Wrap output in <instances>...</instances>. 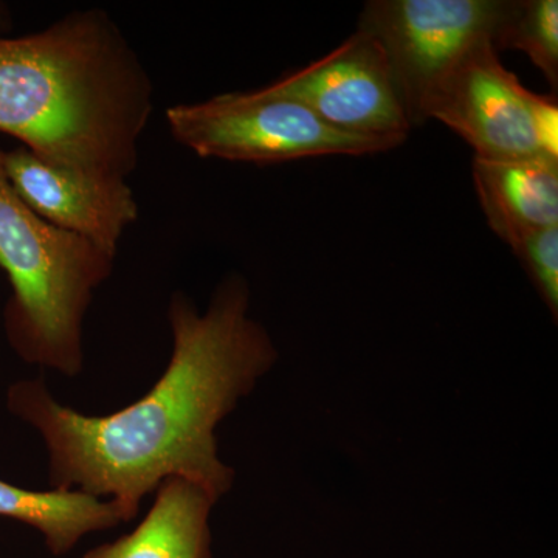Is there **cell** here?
Here are the masks:
<instances>
[{
    "label": "cell",
    "mask_w": 558,
    "mask_h": 558,
    "mask_svg": "<svg viewBox=\"0 0 558 558\" xmlns=\"http://www.w3.org/2000/svg\"><path fill=\"white\" fill-rule=\"evenodd\" d=\"M154 95L108 11H72L43 31L0 38V132L50 163L130 178Z\"/></svg>",
    "instance_id": "cell-2"
},
{
    "label": "cell",
    "mask_w": 558,
    "mask_h": 558,
    "mask_svg": "<svg viewBox=\"0 0 558 558\" xmlns=\"http://www.w3.org/2000/svg\"><path fill=\"white\" fill-rule=\"evenodd\" d=\"M171 359L154 387L116 413L89 416L62 405L43 379L11 385L14 416L39 433L50 487L110 499L124 520L167 480L226 497L234 470L219 453L218 427L279 359L269 330L250 315V288L229 275L199 312L186 293L168 306Z\"/></svg>",
    "instance_id": "cell-1"
},
{
    "label": "cell",
    "mask_w": 558,
    "mask_h": 558,
    "mask_svg": "<svg viewBox=\"0 0 558 558\" xmlns=\"http://www.w3.org/2000/svg\"><path fill=\"white\" fill-rule=\"evenodd\" d=\"M495 50H520L545 75L553 94L558 87L557 0H512L495 38Z\"/></svg>",
    "instance_id": "cell-12"
},
{
    "label": "cell",
    "mask_w": 558,
    "mask_h": 558,
    "mask_svg": "<svg viewBox=\"0 0 558 558\" xmlns=\"http://www.w3.org/2000/svg\"><path fill=\"white\" fill-rule=\"evenodd\" d=\"M2 163L11 186L40 219L117 258L124 231L138 219L128 179L50 163L24 146L3 150Z\"/></svg>",
    "instance_id": "cell-8"
},
{
    "label": "cell",
    "mask_w": 558,
    "mask_h": 558,
    "mask_svg": "<svg viewBox=\"0 0 558 558\" xmlns=\"http://www.w3.org/2000/svg\"><path fill=\"white\" fill-rule=\"evenodd\" d=\"M512 0H371L359 31L379 44L411 128L429 95L468 54L492 43Z\"/></svg>",
    "instance_id": "cell-5"
},
{
    "label": "cell",
    "mask_w": 558,
    "mask_h": 558,
    "mask_svg": "<svg viewBox=\"0 0 558 558\" xmlns=\"http://www.w3.org/2000/svg\"><path fill=\"white\" fill-rule=\"evenodd\" d=\"M0 517L36 529L53 556H65L95 532L126 523L123 512L110 499L78 490H27L0 480Z\"/></svg>",
    "instance_id": "cell-11"
},
{
    "label": "cell",
    "mask_w": 558,
    "mask_h": 558,
    "mask_svg": "<svg viewBox=\"0 0 558 558\" xmlns=\"http://www.w3.org/2000/svg\"><path fill=\"white\" fill-rule=\"evenodd\" d=\"M172 137L202 159L271 165L312 157L368 156L405 140L363 137L329 126L312 110L263 92H233L167 110Z\"/></svg>",
    "instance_id": "cell-4"
},
{
    "label": "cell",
    "mask_w": 558,
    "mask_h": 558,
    "mask_svg": "<svg viewBox=\"0 0 558 558\" xmlns=\"http://www.w3.org/2000/svg\"><path fill=\"white\" fill-rule=\"evenodd\" d=\"M534 131L539 154L558 160V102L557 95H535Z\"/></svg>",
    "instance_id": "cell-14"
},
{
    "label": "cell",
    "mask_w": 558,
    "mask_h": 558,
    "mask_svg": "<svg viewBox=\"0 0 558 558\" xmlns=\"http://www.w3.org/2000/svg\"><path fill=\"white\" fill-rule=\"evenodd\" d=\"M473 183L488 227L506 244L558 226V160L473 159Z\"/></svg>",
    "instance_id": "cell-10"
},
{
    "label": "cell",
    "mask_w": 558,
    "mask_h": 558,
    "mask_svg": "<svg viewBox=\"0 0 558 558\" xmlns=\"http://www.w3.org/2000/svg\"><path fill=\"white\" fill-rule=\"evenodd\" d=\"M0 149V267L11 296L3 326L24 362L61 376L84 368V319L116 256L39 218L11 186Z\"/></svg>",
    "instance_id": "cell-3"
},
{
    "label": "cell",
    "mask_w": 558,
    "mask_h": 558,
    "mask_svg": "<svg viewBox=\"0 0 558 558\" xmlns=\"http://www.w3.org/2000/svg\"><path fill=\"white\" fill-rule=\"evenodd\" d=\"M554 322L558 317V226L529 231L510 244Z\"/></svg>",
    "instance_id": "cell-13"
},
{
    "label": "cell",
    "mask_w": 558,
    "mask_h": 558,
    "mask_svg": "<svg viewBox=\"0 0 558 558\" xmlns=\"http://www.w3.org/2000/svg\"><path fill=\"white\" fill-rule=\"evenodd\" d=\"M259 90L299 102L348 134L407 140L411 131L384 51L359 28L322 60Z\"/></svg>",
    "instance_id": "cell-6"
},
{
    "label": "cell",
    "mask_w": 558,
    "mask_h": 558,
    "mask_svg": "<svg viewBox=\"0 0 558 558\" xmlns=\"http://www.w3.org/2000/svg\"><path fill=\"white\" fill-rule=\"evenodd\" d=\"M11 27V14L9 7L5 3L0 2V38L7 36Z\"/></svg>",
    "instance_id": "cell-15"
},
{
    "label": "cell",
    "mask_w": 558,
    "mask_h": 558,
    "mask_svg": "<svg viewBox=\"0 0 558 558\" xmlns=\"http://www.w3.org/2000/svg\"><path fill=\"white\" fill-rule=\"evenodd\" d=\"M218 505L191 481H165L137 527L81 558H211L209 517Z\"/></svg>",
    "instance_id": "cell-9"
},
{
    "label": "cell",
    "mask_w": 558,
    "mask_h": 558,
    "mask_svg": "<svg viewBox=\"0 0 558 558\" xmlns=\"http://www.w3.org/2000/svg\"><path fill=\"white\" fill-rule=\"evenodd\" d=\"M535 95L502 65L494 44L486 43L429 95L424 120H438L457 132L478 159L543 157L534 131Z\"/></svg>",
    "instance_id": "cell-7"
}]
</instances>
